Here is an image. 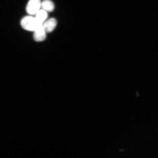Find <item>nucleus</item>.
<instances>
[{
    "instance_id": "1",
    "label": "nucleus",
    "mask_w": 158,
    "mask_h": 158,
    "mask_svg": "<svg viewBox=\"0 0 158 158\" xmlns=\"http://www.w3.org/2000/svg\"><path fill=\"white\" fill-rule=\"evenodd\" d=\"M42 24L39 23L35 17L31 16L23 17L21 22L22 27L26 30L30 31H35L37 27Z\"/></svg>"
},
{
    "instance_id": "2",
    "label": "nucleus",
    "mask_w": 158,
    "mask_h": 158,
    "mask_svg": "<svg viewBox=\"0 0 158 158\" xmlns=\"http://www.w3.org/2000/svg\"><path fill=\"white\" fill-rule=\"evenodd\" d=\"M41 3L40 0H29L26 7L27 13L30 15L36 14L41 8Z\"/></svg>"
},
{
    "instance_id": "3",
    "label": "nucleus",
    "mask_w": 158,
    "mask_h": 158,
    "mask_svg": "<svg viewBox=\"0 0 158 158\" xmlns=\"http://www.w3.org/2000/svg\"><path fill=\"white\" fill-rule=\"evenodd\" d=\"M33 35V39L36 41H42L46 39V31L43 27V24L35 30Z\"/></svg>"
},
{
    "instance_id": "4",
    "label": "nucleus",
    "mask_w": 158,
    "mask_h": 158,
    "mask_svg": "<svg viewBox=\"0 0 158 158\" xmlns=\"http://www.w3.org/2000/svg\"><path fill=\"white\" fill-rule=\"evenodd\" d=\"M57 25V21L54 18H51L45 21L43 23V28L46 32H51L54 30Z\"/></svg>"
},
{
    "instance_id": "5",
    "label": "nucleus",
    "mask_w": 158,
    "mask_h": 158,
    "mask_svg": "<svg viewBox=\"0 0 158 158\" xmlns=\"http://www.w3.org/2000/svg\"><path fill=\"white\" fill-rule=\"evenodd\" d=\"M35 15V18L38 22L41 24L46 20L48 17L47 12L43 9L40 10Z\"/></svg>"
},
{
    "instance_id": "6",
    "label": "nucleus",
    "mask_w": 158,
    "mask_h": 158,
    "mask_svg": "<svg viewBox=\"0 0 158 158\" xmlns=\"http://www.w3.org/2000/svg\"><path fill=\"white\" fill-rule=\"evenodd\" d=\"M41 8L47 12H52L54 9L55 6L51 0H44L41 2Z\"/></svg>"
}]
</instances>
